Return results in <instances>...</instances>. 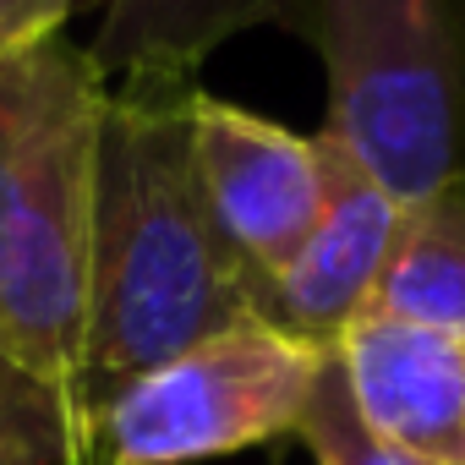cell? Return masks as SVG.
I'll return each mask as SVG.
<instances>
[{
    "mask_svg": "<svg viewBox=\"0 0 465 465\" xmlns=\"http://www.w3.org/2000/svg\"><path fill=\"white\" fill-rule=\"evenodd\" d=\"M329 351L247 318L115 389L83 438V465H197L296 438Z\"/></svg>",
    "mask_w": 465,
    "mask_h": 465,
    "instance_id": "277c9868",
    "label": "cell"
},
{
    "mask_svg": "<svg viewBox=\"0 0 465 465\" xmlns=\"http://www.w3.org/2000/svg\"><path fill=\"white\" fill-rule=\"evenodd\" d=\"M291 0H104L94 66L115 88H192V72L236 34L285 23Z\"/></svg>",
    "mask_w": 465,
    "mask_h": 465,
    "instance_id": "ba28073f",
    "label": "cell"
},
{
    "mask_svg": "<svg viewBox=\"0 0 465 465\" xmlns=\"http://www.w3.org/2000/svg\"><path fill=\"white\" fill-rule=\"evenodd\" d=\"M296 438L312 449L318 465H427V460H416V454L383 443V438L367 427V416L356 411V394H351L345 367H340L334 351H329V361H323V372H318V383H312V400H307V411H302Z\"/></svg>",
    "mask_w": 465,
    "mask_h": 465,
    "instance_id": "8fae6325",
    "label": "cell"
},
{
    "mask_svg": "<svg viewBox=\"0 0 465 465\" xmlns=\"http://www.w3.org/2000/svg\"><path fill=\"white\" fill-rule=\"evenodd\" d=\"M329 72L323 137L400 208L465 175V0H291Z\"/></svg>",
    "mask_w": 465,
    "mask_h": 465,
    "instance_id": "3957f363",
    "label": "cell"
},
{
    "mask_svg": "<svg viewBox=\"0 0 465 465\" xmlns=\"http://www.w3.org/2000/svg\"><path fill=\"white\" fill-rule=\"evenodd\" d=\"M110 83L66 34L0 61V356L77 383Z\"/></svg>",
    "mask_w": 465,
    "mask_h": 465,
    "instance_id": "7a4b0ae2",
    "label": "cell"
},
{
    "mask_svg": "<svg viewBox=\"0 0 465 465\" xmlns=\"http://www.w3.org/2000/svg\"><path fill=\"white\" fill-rule=\"evenodd\" d=\"M192 143L208 208L230 252L252 274L258 296L296 263L329 203V148L323 137H296L242 104L213 94L192 99Z\"/></svg>",
    "mask_w": 465,
    "mask_h": 465,
    "instance_id": "5b68a950",
    "label": "cell"
},
{
    "mask_svg": "<svg viewBox=\"0 0 465 465\" xmlns=\"http://www.w3.org/2000/svg\"><path fill=\"white\" fill-rule=\"evenodd\" d=\"M372 312L465 334V175L432 192L427 203L405 208Z\"/></svg>",
    "mask_w": 465,
    "mask_h": 465,
    "instance_id": "9c48e42d",
    "label": "cell"
},
{
    "mask_svg": "<svg viewBox=\"0 0 465 465\" xmlns=\"http://www.w3.org/2000/svg\"><path fill=\"white\" fill-rule=\"evenodd\" d=\"M323 148H329L323 219L307 236V247L296 252V263L269 285L263 318L280 323L296 340H312V345L334 351L345 340V329L372 312V296H378V280L394 258L405 208L351 153H340L329 137H323Z\"/></svg>",
    "mask_w": 465,
    "mask_h": 465,
    "instance_id": "8992f818",
    "label": "cell"
},
{
    "mask_svg": "<svg viewBox=\"0 0 465 465\" xmlns=\"http://www.w3.org/2000/svg\"><path fill=\"white\" fill-rule=\"evenodd\" d=\"M0 465H77V416L66 389L0 356Z\"/></svg>",
    "mask_w": 465,
    "mask_h": 465,
    "instance_id": "30bf717a",
    "label": "cell"
},
{
    "mask_svg": "<svg viewBox=\"0 0 465 465\" xmlns=\"http://www.w3.org/2000/svg\"><path fill=\"white\" fill-rule=\"evenodd\" d=\"M197 88H110L94 181L88 340L72 383L77 465L99 405L181 351L263 318V296L208 208L192 143Z\"/></svg>",
    "mask_w": 465,
    "mask_h": 465,
    "instance_id": "6da1fadb",
    "label": "cell"
},
{
    "mask_svg": "<svg viewBox=\"0 0 465 465\" xmlns=\"http://www.w3.org/2000/svg\"><path fill=\"white\" fill-rule=\"evenodd\" d=\"M83 6H104V0H0V61L66 34Z\"/></svg>",
    "mask_w": 465,
    "mask_h": 465,
    "instance_id": "7c38bea8",
    "label": "cell"
},
{
    "mask_svg": "<svg viewBox=\"0 0 465 465\" xmlns=\"http://www.w3.org/2000/svg\"><path fill=\"white\" fill-rule=\"evenodd\" d=\"M334 356L383 443L427 465H465V334L367 312Z\"/></svg>",
    "mask_w": 465,
    "mask_h": 465,
    "instance_id": "52a82bcc",
    "label": "cell"
}]
</instances>
